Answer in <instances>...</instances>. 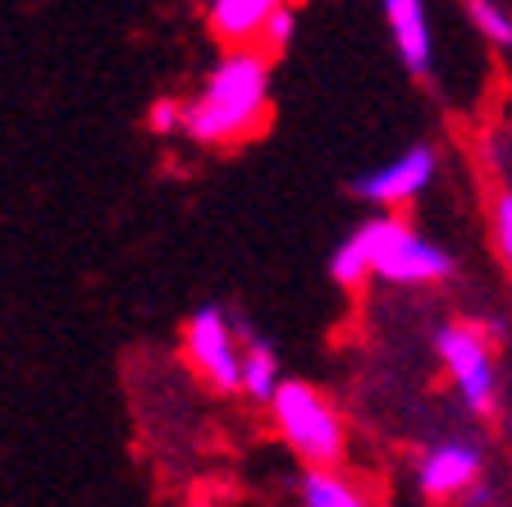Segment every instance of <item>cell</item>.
<instances>
[{
	"label": "cell",
	"mask_w": 512,
	"mask_h": 507,
	"mask_svg": "<svg viewBox=\"0 0 512 507\" xmlns=\"http://www.w3.org/2000/svg\"><path fill=\"white\" fill-rule=\"evenodd\" d=\"M270 60L266 46H224L202 87L183 101V138L197 147H243L270 119Z\"/></svg>",
	"instance_id": "6da1fadb"
},
{
	"label": "cell",
	"mask_w": 512,
	"mask_h": 507,
	"mask_svg": "<svg viewBox=\"0 0 512 507\" xmlns=\"http://www.w3.org/2000/svg\"><path fill=\"white\" fill-rule=\"evenodd\" d=\"M266 407L270 421H275V434L302 466H343L348 425H343V412L334 407V398L325 389H316L307 380H284Z\"/></svg>",
	"instance_id": "7a4b0ae2"
},
{
	"label": "cell",
	"mask_w": 512,
	"mask_h": 507,
	"mask_svg": "<svg viewBox=\"0 0 512 507\" xmlns=\"http://www.w3.org/2000/svg\"><path fill=\"white\" fill-rule=\"evenodd\" d=\"M362 243L371 256V270L380 284L394 288H439L458 275V261L439 243H430L426 233H416V224L403 211H380L362 224Z\"/></svg>",
	"instance_id": "3957f363"
},
{
	"label": "cell",
	"mask_w": 512,
	"mask_h": 507,
	"mask_svg": "<svg viewBox=\"0 0 512 507\" xmlns=\"http://www.w3.org/2000/svg\"><path fill=\"white\" fill-rule=\"evenodd\" d=\"M435 352L444 366L448 384L458 393V402L471 416H494L499 412V370H494L490 334L476 320H448L435 334Z\"/></svg>",
	"instance_id": "277c9868"
},
{
	"label": "cell",
	"mask_w": 512,
	"mask_h": 507,
	"mask_svg": "<svg viewBox=\"0 0 512 507\" xmlns=\"http://www.w3.org/2000/svg\"><path fill=\"white\" fill-rule=\"evenodd\" d=\"M243 338L224 307H197L183 320V357L215 393H243Z\"/></svg>",
	"instance_id": "5b68a950"
},
{
	"label": "cell",
	"mask_w": 512,
	"mask_h": 507,
	"mask_svg": "<svg viewBox=\"0 0 512 507\" xmlns=\"http://www.w3.org/2000/svg\"><path fill=\"white\" fill-rule=\"evenodd\" d=\"M485 480V448L467 434L439 439L416 457V494L430 503H462Z\"/></svg>",
	"instance_id": "8992f818"
},
{
	"label": "cell",
	"mask_w": 512,
	"mask_h": 507,
	"mask_svg": "<svg viewBox=\"0 0 512 507\" xmlns=\"http://www.w3.org/2000/svg\"><path fill=\"white\" fill-rule=\"evenodd\" d=\"M435 169H439V151L430 147V142H416V147H407L403 156L366 169L362 179L352 183V192L362 201H371L375 211H407V206L430 188Z\"/></svg>",
	"instance_id": "52a82bcc"
},
{
	"label": "cell",
	"mask_w": 512,
	"mask_h": 507,
	"mask_svg": "<svg viewBox=\"0 0 512 507\" xmlns=\"http://www.w3.org/2000/svg\"><path fill=\"white\" fill-rule=\"evenodd\" d=\"M380 10H384V28L394 37V51L403 60V69L426 83L435 74V37H430L426 0H380Z\"/></svg>",
	"instance_id": "ba28073f"
},
{
	"label": "cell",
	"mask_w": 512,
	"mask_h": 507,
	"mask_svg": "<svg viewBox=\"0 0 512 507\" xmlns=\"http://www.w3.org/2000/svg\"><path fill=\"white\" fill-rule=\"evenodd\" d=\"M288 0H206V28L220 46H261L270 14Z\"/></svg>",
	"instance_id": "9c48e42d"
},
{
	"label": "cell",
	"mask_w": 512,
	"mask_h": 507,
	"mask_svg": "<svg viewBox=\"0 0 512 507\" xmlns=\"http://www.w3.org/2000/svg\"><path fill=\"white\" fill-rule=\"evenodd\" d=\"M302 503L307 507H366V494L343 466H307L302 471Z\"/></svg>",
	"instance_id": "30bf717a"
},
{
	"label": "cell",
	"mask_w": 512,
	"mask_h": 507,
	"mask_svg": "<svg viewBox=\"0 0 512 507\" xmlns=\"http://www.w3.org/2000/svg\"><path fill=\"white\" fill-rule=\"evenodd\" d=\"M279 384H284V375H279V357H275V348H270L266 338L247 334V338H243V398H252V402H270V398H275Z\"/></svg>",
	"instance_id": "8fae6325"
},
{
	"label": "cell",
	"mask_w": 512,
	"mask_h": 507,
	"mask_svg": "<svg viewBox=\"0 0 512 507\" xmlns=\"http://www.w3.org/2000/svg\"><path fill=\"white\" fill-rule=\"evenodd\" d=\"M330 279H334L339 288H348V293H357V288H366V284L375 279L362 233H348V238L334 247V256H330Z\"/></svg>",
	"instance_id": "7c38bea8"
},
{
	"label": "cell",
	"mask_w": 512,
	"mask_h": 507,
	"mask_svg": "<svg viewBox=\"0 0 512 507\" xmlns=\"http://www.w3.org/2000/svg\"><path fill=\"white\" fill-rule=\"evenodd\" d=\"M467 14L485 42L499 46V51H512V14L503 10L499 0H467Z\"/></svg>",
	"instance_id": "4fadbf2b"
},
{
	"label": "cell",
	"mask_w": 512,
	"mask_h": 507,
	"mask_svg": "<svg viewBox=\"0 0 512 507\" xmlns=\"http://www.w3.org/2000/svg\"><path fill=\"white\" fill-rule=\"evenodd\" d=\"M490 229H494V247H499V261L512 279V188H494L490 197Z\"/></svg>",
	"instance_id": "5bb4252c"
},
{
	"label": "cell",
	"mask_w": 512,
	"mask_h": 507,
	"mask_svg": "<svg viewBox=\"0 0 512 507\" xmlns=\"http://www.w3.org/2000/svg\"><path fill=\"white\" fill-rule=\"evenodd\" d=\"M293 28H298V10H293V0H288V5H279V10L270 14L266 32H261V46H266L270 55H279L288 42H293Z\"/></svg>",
	"instance_id": "9a60e30c"
},
{
	"label": "cell",
	"mask_w": 512,
	"mask_h": 507,
	"mask_svg": "<svg viewBox=\"0 0 512 507\" xmlns=\"http://www.w3.org/2000/svg\"><path fill=\"white\" fill-rule=\"evenodd\" d=\"M147 128L160 133V138H170V133H183V101L174 96H156L147 110Z\"/></svg>",
	"instance_id": "2e32d148"
}]
</instances>
